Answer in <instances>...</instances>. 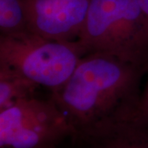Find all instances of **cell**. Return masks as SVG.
Listing matches in <instances>:
<instances>
[{"instance_id":"1","label":"cell","mask_w":148,"mask_h":148,"mask_svg":"<svg viewBox=\"0 0 148 148\" xmlns=\"http://www.w3.org/2000/svg\"><path fill=\"white\" fill-rule=\"evenodd\" d=\"M146 70L110 54H85L51 96L76 134L140 108Z\"/></svg>"},{"instance_id":"2","label":"cell","mask_w":148,"mask_h":148,"mask_svg":"<svg viewBox=\"0 0 148 148\" xmlns=\"http://www.w3.org/2000/svg\"><path fill=\"white\" fill-rule=\"evenodd\" d=\"M77 41L85 54H110L147 71L148 21L138 0H90Z\"/></svg>"},{"instance_id":"3","label":"cell","mask_w":148,"mask_h":148,"mask_svg":"<svg viewBox=\"0 0 148 148\" xmlns=\"http://www.w3.org/2000/svg\"><path fill=\"white\" fill-rule=\"evenodd\" d=\"M84 55L77 40L59 41L30 31L0 35V64L51 92L66 83Z\"/></svg>"},{"instance_id":"4","label":"cell","mask_w":148,"mask_h":148,"mask_svg":"<svg viewBox=\"0 0 148 148\" xmlns=\"http://www.w3.org/2000/svg\"><path fill=\"white\" fill-rule=\"evenodd\" d=\"M75 135L51 95H36L0 110V148H61Z\"/></svg>"},{"instance_id":"5","label":"cell","mask_w":148,"mask_h":148,"mask_svg":"<svg viewBox=\"0 0 148 148\" xmlns=\"http://www.w3.org/2000/svg\"><path fill=\"white\" fill-rule=\"evenodd\" d=\"M90 3V0H26L29 31L59 41L77 40Z\"/></svg>"},{"instance_id":"6","label":"cell","mask_w":148,"mask_h":148,"mask_svg":"<svg viewBox=\"0 0 148 148\" xmlns=\"http://www.w3.org/2000/svg\"><path fill=\"white\" fill-rule=\"evenodd\" d=\"M78 148H148V110H138L77 133Z\"/></svg>"},{"instance_id":"7","label":"cell","mask_w":148,"mask_h":148,"mask_svg":"<svg viewBox=\"0 0 148 148\" xmlns=\"http://www.w3.org/2000/svg\"><path fill=\"white\" fill-rule=\"evenodd\" d=\"M39 86L15 69L0 64V110L36 96Z\"/></svg>"},{"instance_id":"8","label":"cell","mask_w":148,"mask_h":148,"mask_svg":"<svg viewBox=\"0 0 148 148\" xmlns=\"http://www.w3.org/2000/svg\"><path fill=\"white\" fill-rule=\"evenodd\" d=\"M29 31L26 0H0V35Z\"/></svg>"},{"instance_id":"9","label":"cell","mask_w":148,"mask_h":148,"mask_svg":"<svg viewBox=\"0 0 148 148\" xmlns=\"http://www.w3.org/2000/svg\"><path fill=\"white\" fill-rule=\"evenodd\" d=\"M146 76H147V80L143 89L141 104H140V109L143 110H148V67L146 71Z\"/></svg>"},{"instance_id":"10","label":"cell","mask_w":148,"mask_h":148,"mask_svg":"<svg viewBox=\"0 0 148 148\" xmlns=\"http://www.w3.org/2000/svg\"><path fill=\"white\" fill-rule=\"evenodd\" d=\"M138 2L148 21V0H138Z\"/></svg>"},{"instance_id":"11","label":"cell","mask_w":148,"mask_h":148,"mask_svg":"<svg viewBox=\"0 0 148 148\" xmlns=\"http://www.w3.org/2000/svg\"><path fill=\"white\" fill-rule=\"evenodd\" d=\"M61 148H78V147H76V146H74V145H73L72 143H70V141H69V147H65V145H64V146H63V147H62Z\"/></svg>"}]
</instances>
